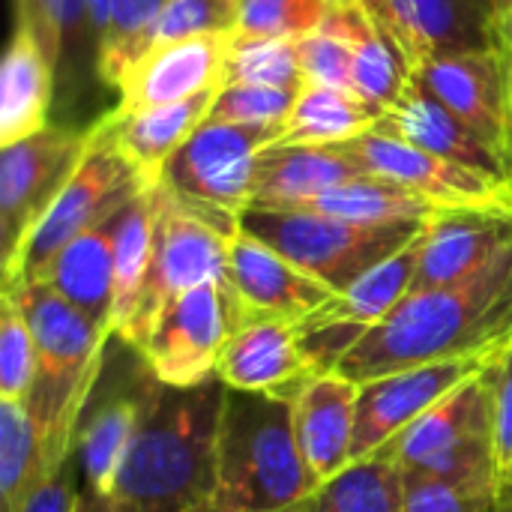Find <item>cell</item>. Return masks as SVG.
Returning a JSON list of instances; mask_svg holds the SVG:
<instances>
[{"mask_svg":"<svg viewBox=\"0 0 512 512\" xmlns=\"http://www.w3.org/2000/svg\"><path fill=\"white\" fill-rule=\"evenodd\" d=\"M228 288L246 318H273L300 324L321 309L333 291L303 273L285 255L249 231H237L228 246Z\"/></svg>","mask_w":512,"mask_h":512,"instance_id":"d6986e66","label":"cell"},{"mask_svg":"<svg viewBox=\"0 0 512 512\" xmlns=\"http://www.w3.org/2000/svg\"><path fill=\"white\" fill-rule=\"evenodd\" d=\"M321 375L303 351L297 324L273 318H246L228 339L216 378L243 393H267L294 402L297 393Z\"/></svg>","mask_w":512,"mask_h":512,"instance_id":"ffe728a7","label":"cell"},{"mask_svg":"<svg viewBox=\"0 0 512 512\" xmlns=\"http://www.w3.org/2000/svg\"><path fill=\"white\" fill-rule=\"evenodd\" d=\"M15 9H18L15 24H24L39 39V45L48 54V60L54 63V69L60 66V57L69 48V39L93 42L84 0H15ZM93 48H96V42H93ZM96 63H99V51H96Z\"/></svg>","mask_w":512,"mask_h":512,"instance_id":"8d00e7d4","label":"cell"},{"mask_svg":"<svg viewBox=\"0 0 512 512\" xmlns=\"http://www.w3.org/2000/svg\"><path fill=\"white\" fill-rule=\"evenodd\" d=\"M330 3H354V6H363L375 18H381L387 12V6H390V0H330Z\"/></svg>","mask_w":512,"mask_h":512,"instance_id":"7dc6e473","label":"cell"},{"mask_svg":"<svg viewBox=\"0 0 512 512\" xmlns=\"http://www.w3.org/2000/svg\"><path fill=\"white\" fill-rule=\"evenodd\" d=\"M512 345V246L471 279L411 291L336 363L357 387L384 375Z\"/></svg>","mask_w":512,"mask_h":512,"instance_id":"6da1fadb","label":"cell"},{"mask_svg":"<svg viewBox=\"0 0 512 512\" xmlns=\"http://www.w3.org/2000/svg\"><path fill=\"white\" fill-rule=\"evenodd\" d=\"M90 129L48 126L0 153V285L18 270V258L75 174Z\"/></svg>","mask_w":512,"mask_h":512,"instance_id":"30bf717a","label":"cell"},{"mask_svg":"<svg viewBox=\"0 0 512 512\" xmlns=\"http://www.w3.org/2000/svg\"><path fill=\"white\" fill-rule=\"evenodd\" d=\"M498 507L492 486L450 483L429 474H405L402 512H489Z\"/></svg>","mask_w":512,"mask_h":512,"instance_id":"b9f144b4","label":"cell"},{"mask_svg":"<svg viewBox=\"0 0 512 512\" xmlns=\"http://www.w3.org/2000/svg\"><path fill=\"white\" fill-rule=\"evenodd\" d=\"M498 510L512 512V480H510V486L498 495Z\"/></svg>","mask_w":512,"mask_h":512,"instance_id":"f907efd6","label":"cell"},{"mask_svg":"<svg viewBox=\"0 0 512 512\" xmlns=\"http://www.w3.org/2000/svg\"><path fill=\"white\" fill-rule=\"evenodd\" d=\"M423 234L378 267H372L351 288L333 294L321 309H315L297 324L303 351L318 372L336 369V363L351 351V345L378 321H384L414 291Z\"/></svg>","mask_w":512,"mask_h":512,"instance_id":"4fadbf2b","label":"cell"},{"mask_svg":"<svg viewBox=\"0 0 512 512\" xmlns=\"http://www.w3.org/2000/svg\"><path fill=\"white\" fill-rule=\"evenodd\" d=\"M336 150L357 162L366 174L393 180L441 210L512 207V183L507 180L441 159L429 150H420L402 138L375 129L354 141L336 144Z\"/></svg>","mask_w":512,"mask_h":512,"instance_id":"5bb4252c","label":"cell"},{"mask_svg":"<svg viewBox=\"0 0 512 512\" xmlns=\"http://www.w3.org/2000/svg\"><path fill=\"white\" fill-rule=\"evenodd\" d=\"M225 84H267V87L303 90L306 75L300 63V39L231 33Z\"/></svg>","mask_w":512,"mask_h":512,"instance_id":"836d02e7","label":"cell"},{"mask_svg":"<svg viewBox=\"0 0 512 512\" xmlns=\"http://www.w3.org/2000/svg\"><path fill=\"white\" fill-rule=\"evenodd\" d=\"M36 381V342L24 309L0 291V399L24 402Z\"/></svg>","mask_w":512,"mask_h":512,"instance_id":"d590c367","label":"cell"},{"mask_svg":"<svg viewBox=\"0 0 512 512\" xmlns=\"http://www.w3.org/2000/svg\"><path fill=\"white\" fill-rule=\"evenodd\" d=\"M78 504H81V465L72 450L69 459L39 483V489L24 501L18 512H78Z\"/></svg>","mask_w":512,"mask_h":512,"instance_id":"ee69618b","label":"cell"},{"mask_svg":"<svg viewBox=\"0 0 512 512\" xmlns=\"http://www.w3.org/2000/svg\"><path fill=\"white\" fill-rule=\"evenodd\" d=\"M234 234H225L213 222L177 204L165 186H159V219L153 264L141 291V300L126 324L123 336L135 348L156 321V315L180 294L219 282L228 285V246Z\"/></svg>","mask_w":512,"mask_h":512,"instance_id":"8fae6325","label":"cell"},{"mask_svg":"<svg viewBox=\"0 0 512 512\" xmlns=\"http://www.w3.org/2000/svg\"><path fill=\"white\" fill-rule=\"evenodd\" d=\"M360 387L336 369L315 375L291 402L294 435L315 492L351 465Z\"/></svg>","mask_w":512,"mask_h":512,"instance_id":"7402d4cb","label":"cell"},{"mask_svg":"<svg viewBox=\"0 0 512 512\" xmlns=\"http://www.w3.org/2000/svg\"><path fill=\"white\" fill-rule=\"evenodd\" d=\"M120 213L63 246L39 276L108 333H114V234Z\"/></svg>","mask_w":512,"mask_h":512,"instance_id":"d4e9b609","label":"cell"},{"mask_svg":"<svg viewBox=\"0 0 512 512\" xmlns=\"http://www.w3.org/2000/svg\"><path fill=\"white\" fill-rule=\"evenodd\" d=\"M378 120H381V111L363 102L360 96L339 90V87L306 84L276 144L279 147H336V144H345L372 132Z\"/></svg>","mask_w":512,"mask_h":512,"instance_id":"f1b7e54d","label":"cell"},{"mask_svg":"<svg viewBox=\"0 0 512 512\" xmlns=\"http://www.w3.org/2000/svg\"><path fill=\"white\" fill-rule=\"evenodd\" d=\"M159 390L162 381L153 375L144 354L111 333L99 375L75 423V456L81 465V495L87 501L111 504L120 462Z\"/></svg>","mask_w":512,"mask_h":512,"instance_id":"8992f818","label":"cell"},{"mask_svg":"<svg viewBox=\"0 0 512 512\" xmlns=\"http://www.w3.org/2000/svg\"><path fill=\"white\" fill-rule=\"evenodd\" d=\"M498 30H501V48L512 45V0H501L498 9Z\"/></svg>","mask_w":512,"mask_h":512,"instance_id":"bcb514c9","label":"cell"},{"mask_svg":"<svg viewBox=\"0 0 512 512\" xmlns=\"http://www.w3.org/2000/svg\"><path fill=\"white\" fill-rule=\"evenodd\" d=\"M512 246V207L441 210L423 234L414 291L471 279Z\"/></svg>","mask_w":512,"mask_h":512,"instance_id":"44dd1931","label":"cell"},{"mask_svg":"<svg viewBox=\"0 0 512 512\" xmlns=\"http://www.w3.org/2000/svg\"><path fill=\"white\" fill-rule=\"evenodd\" d=\"M351 36L354 66H351V93L378 108L381 114L396 105V99L411 84L414 72L399 51L396 39L387 33L384 21L369 15L354 3H330L327 9Z\"/></svg>","mask_w":512,"mask_h":512,"instance_id":"83f0119b","label":"cell"},{"mask_svg":"<svg viewBox=\"0 0 512 512\" xmlns=\"http://www.w3.org/2000/svg\"><path fill=\"white\" fill-rule=\"evenodd\" d=\"M300 63H303L306 84H324L351 93L354 45L348 30L330 12L315 33L300 36Z\"/></svg>","mask_w":512,"mask_h":512,"instance_id":"ab89813d","label":"cell"},{"mask_svg":"<svg viewBox=\"0 0 512 512\" xmlns=\"http://www.w3.org/2000/svg\"><path fill=\"white\" fill-rule=\"evenodd\" d=\"M294 210H315V213L348 219L357 225H405V222L423 225L441 213V207L429 204L417 192H411L393 180L375 177V174H360V177L318 195L306 207H294Z\"/></svg>","mask_w":512,"mask_h":512,"instance_id":"f546056e","label":"cell"},{"mask_svg":"<svg viewBox=\"0 0 512 512\" xmlns=\"http://www.w3.org/2000/svg\"><path fill=\"white\" fill-rule=\"evenodd\" d=\"M327 9L330 0H240L234 33L300 39L324 24Z\"/></svg>","mask_w":512,"mask_h":512,"instance_id":"f35d334b","label":"cell"},{"mask_svg":"<svg viewBox=\"0 0 512 512\" xmlns=\"http://www.w3.org/2000/svg\"><path fill=\"white\" fill-rule=\"evenodd\" d=\"M285 123L249 126L204 120L174 153L162 183L168 195L225 234L240 231V216L252 204L258 159L282 135Z\"/></svg>","mask_w":512,"mask_h":512,"instance_id":"52a82bcc","label":"cell"},{"mask_svg":"<svg viewBox=\"0 0 512 512\" xmlns=\"http://www.w3.org/2000/svg\"><path fill=\"white\" fill-rule=\"evenodd\" d=\"M219 90L201 93L186 102L147 108L138 114H117L111 111V135L123 156L135 165L141 180L153 189L162 183V174L174 153L201 129V123L210 117V108L216 102Z\"/></svg>","mask_w":512,"mask_h":512,"instance_id":"484cf974","label":"cell"},{"mask_svg":"<svg viewBox=\"0 0 512 512\" xmlns=\"http://www.w3.org/2000/svg\"><path fill=\"white\" fill-rule=\"evenodd\" d=\"M168 0H114L108 30L99 48V78L111 87H117L120 75L129 69L132 60L141 57L147 33Z\"/></svg>","mask_w":512,"mask_h":512,"instance_id":"e575fe53","label":"cell"},{"mask_svg":"<svg viewBox=\"0 0 512 512\" xmlns=\"http://www.w3.org/2000/svg\"><path fill=\"white\" fill-rule=\"evenodd\" d=\"M429 222L357 225L315 210H264L249 207L240 228L273 246L303 273L324 282L333 294L351 288L372 267L414 243Z\"/></svg>","mask_w":512,"mask_h":512,"instance_id":"5b68a950","label":"cell"},{"mask_svg":"<svg viewBox=\"0 0 512 512\" xmlns=\"http://www.w3.org/2000/svg\"><path fill=\"white\" fill-rule=\"evenodd\" d=\"M237 18H240V0H168L147 33L144 51L189 36L234 33Z\"/></svg>","mask_w":512,"mask_h":512,"instance_id":"74e56055","label":"cell"},{"mask_svg":"<svg viewBox=\"0 0 512 512\" xmlns=\"http://www.w3.org/2000/svg\"><path fill=\"white\" fill-rule=\"evenodd\" d=\"M48 474L27 405L0 399V512L21 510Z\"/></svg>","mask_w":512,"mask_h":512,"instance_id":"d6a6232c","label":"cell"},{"mask_svg":"<svg viewBox=\"0 0 512 512\" xmlns=\"http://www.w3.org/2000/svg\"><path fill=\"white\" fill-rule=\"evenodd\" d=\"M507 351L459 357V360H444V363H426V366L402 369V372H393V375L363 384L360 399H357V429H354L351 465L372 456L384 444H390L399 432H405L411 423H417L423 414H429L453 390H459L471 378L492 369Z\"/></svg>","mask_w":512,"mask_h":512,"instance_id":"9a60e30c","label":"cell"},{"mask_svg":"<svg viewBox=\"0 0 512 512\" xmlns=\"http://www.w3.org/2000/svg\"><path fill=\"white\" fill-rule=\"evenodd\" d=\"M402 501L405 471L381 447L324 483L306 501V512H402Z\"/></svg>","mask_w":512,"mask_h":512,"instance_id":"1f68e13d","label":"cell"},{"mask_svg":"<svg viewBox=\"0 0 512 512\" xmlns=\"http://www.w3.org/2000/svg\"><path fill=\"white\" fill-rule=\"evenodd\" d=\"M501 0H390L381 15L411 72L444 54L501 48Z\"/></svg>","mask_w":512,"mask_h":512,"instance_id":"ac0fdd59","label":"cell"},{"mask_svg":"<svg viewBox=\"0 0 512 512\" xmlns=\"http://www.w3.org/2000/svg\"><path fill=\"white\" fill-rule=\"evenodd\" d=\"M414 84L447 105L459 120H465L512 162L504 48L432 57L414 69Z\"/></svg>","mask_w":512,"mask_h":512,"instance_id":"e0dca14e","label":"cell"},{"mask_svg":"<svg viewBox=\"0 0 512 512\" xmlns=\"http://www.w3.org/2000/svg\"><path fill=\"white\" fill-rule=\"evenodd\" d=\"M111 3H114V0H84V9H87V21H90V33H93V42H96V51L102 48L105 30H108V18H111ZM96 66H99V63H96Z\"/></svg>","mask_w":512,"mask_h":512,"instance_id":"f6af8a7d","label":"cell"},{"mask_svg":"<svg viewBox=\"0 0 512 512\" xmlns=\"http://www.w3.org/2000/svg\"><path fill=\"white\" fill-rule=\"evenodd\" d=\"M231 33H204L147 48L117 81V114H138L159 105L195 99L225 84Z\"/></svg>","mask_w":512,"mask_h":512,"instance_id":"2e32d148","label":"cell"},{"mask_svg":"<svg viewBox=\"0 0 512 512\" xmlns=\"http://www.w3.org/2000/svg\"><path fill=\"white\" fill-rule=\"evenodd\" d=\"M225 384L165 387L141 420L111 489V512H207Z\"/></svg>","mask_w":512,"mask_h":512,"instance_id":"7a4b0ae2","label":"cell"},{"mask_svg":"<svg viewBox=\"0 0 512 512\" xmlns=\"http://www.w3.org/2000/svg\"><path fill=\"white\" fill-rule=\"evenodd\" d=\"M27 315L36 342V381L24 399L48 471H57L75 450V423L99 375L108 330L96 327L42 279L0 285Z\"/></svg>","mask_w":512,"mask_h":512,"instance_id":"277c9868","label":"cell"},{"mask_svg":"<svg viewBox=\"0 0 512 512\" xmlns=\"http://www.w3.org/2000/svg\"><path fill=\"white\" fill-rule=\"evenodd\" d=\"M243 324V312L228 285L210 282L168 303L138 351L165 387H198L216 378L219 357Z\"/></svg>","mask_w":512,"mask_h":512,"instance_id":"7c38bea8","label":"cell"},{"mask_svg":"<svg viewBox=\"0 0 512 512\" xmlns=\"http://www.w3.org/2000/svg\"><path fill=\"white\" fill-rule=\"evenodd\" d=\"M495 459L501 495L512 480V345L495 366Z\"/></svg>","mask_w":512,"mask_h":512,"instance_id":"7bdbcfd3","label":"cell"},{"mask_svg":"<svg viewBox=\"0 0 512 512\" xmlns=\"http://www.w3.org/2000/svg\"><path fill=\"white\" fill-rule=\"evenodd\" d=\"M291 512H306V504H303V507H297V510H291Z\"/></svg>","mask_w":512,"mask_h":512,"instance_id":"816d5d0a","label":"cell"},{"mask_svg":"<svg viewBox=\"0 0 512 512\" xmlns=\"http://www.w3.org/2000/svg\"><path fill=\"white\" fill-rule=\"evenodd\" d=\"M159 186L135 195L117 222L114 234V333H123L147 282L156 246Z\"/></svg>","mask_w":512,"mask_h":512,"instance_id":"4dcf8cb0","label":"cell"},{"mask_svg":"<svg viewBox=\"0 0 512 512\" xmlns=\"http://www.w3.org/2000/svg\"><path fill=\"white\" fill-rule=\"evenodd\" d=\"M144 189L150 186L141 180L135 165L117 147L111 135V120L105 114L102 120L90 126V141L75 174L69 177L57 201L48 207L45 219L30 234L18 258V270L9 282L39 279L63 246H69L84 231L117 216Z\"/></svg>","mask_w":512,"mask_h":512,"instance_id":"9c48e42d","label":"cell"},{"mask_svg":"<svg viewBox=\"0 0 512 512\" xmlns=\"http://www.w3.org/2000/svg\"><path fill=\"white\" fill-rule=\"evenodd\" d=\"M312 495L315 483L294 435V405L225 387L207 512H291Z\"/></svg>","mask_w":512,"mask_h":512,"instance_id":"3957f363","label":"cell"},{"mask_svg":"<svg viewBox=\"0 0 512 512\" xmlns=\"http://www.w3.org/2000/svg\"><path fill=\"white\" fill-rule=\"evenodd\" d=\"M504 63H507V102H510V132H512V45H504Z\"/></svg>","mask_w":512,"mask_h":512,"instance_id":"c3c4849f","label":"cell"},{"mask_svg":"<svg viewBox=\"0 0 512 512\" xmlns=\"http://www.w3.org/2000/svg\"><path fill=\"white\" fill-rule=\"evenodd\" d=\"M78 512H111V504H96V501H87V498L81 495Z\"/></svg>","mask_w":512,"mask_h":512,"instance_id":"681fc988","label":"cell"},{"mask_svg":"<svg viewBox=\"0 0 512 512\" xmlns=\"http://www.w3.org/2000/svg\"><path fill=\"white\" fill-rule=\"evenodd\" d=\"M51 96L54 63L42 51L39 39L24 24H15L0 63V147L45 132Z\"/></svg>","mask_w":512,"mask_h":512,"instance_id":"4316f807","label":"cell"},{"mask_svg":"<svg viewBox=\"0 0 512 512\" xmlns=\"http://www.w3.org/2000/svg\"><path fill=\"white\" fill-rule=\"evenodd\" d=\"M375 132L402 138L441 159L468 165L474 171L512 183L510 159H504L480 132H474L465 120H459L447 105H441L420 84H414V78L405 87V93L396 99V105H390L381 114Z\"/></svg>","mask_w":512,"mask_h":512,"instance_id":"603a6c76","label":"cell"},{"mask_svg":"<svg viewBox=\"0 0 512 512\" xmlns=\"http://www.w3.org/2000/svg\"><path fill=\"white\" fill-rule=\"evenodd\" d=\"M489 512H501V510H498V507H495V510H489Z\"/></svg>","mask_w":512,"mask_h":512,"instance_id":"f5cc1de1","label":"cell"},{"mask_svg":"<svg viewBox=\"0 0 512 512\" xmlns=\"http://www.w3.org/2000/svg\"><path fill=\"white\" fill-rule=\"evenodd\" d=\"M300 93L303 90H285V87H267V84H225L207 120L249 123V126L285 123Z\"/></svg>","mask_w":512,"mask_h":512,"instance_id":"60d3db41","label":"cell"},{"mask_svg":"<svg viewBox=\"0 0 512 512\" xmlns=\"http://www.w3.org/2000/svg\"><path fill=\"white\" fill-rule=\"evenodd\" d=\"M366 174L336 147H267L258 159L249 207L294 210Z\"/></svg>","mask_w":512,"mask_h":512,"instance_id":"cb8c5ba5","label":"cell"},{"mask_svg":"<svg viewBox=\"0 0 512 512\" xmlns=\"http://www.w3.org/2000/svg\"><path fill=\"white\" fill-rule=\"evenodd\" d=\"M495 366L453 390L429 414H423L390 444H384V450H390L405 474H429L450 483L492 486L498 492Z\"/></svg>","mask_w":512,"mask_h":512,"instance_id":"ba28073f","label":"cell"}]
</instances>
